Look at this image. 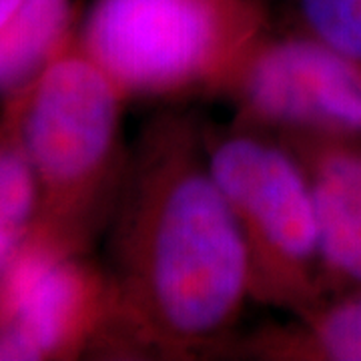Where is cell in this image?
Masks as SVG:
<instances>
[{
	"label": "cell",
	"instance_id": "cell-1",
	"mask_svg": "<svg viewBox=\"0 0 361 361\" xmlns=\"http://www.w3.org/2000/svg\"><path fill=\"white\" fill-rule=\"evenodd\" d=\"M205 121L167 104L130 141L106 223L111 360H227L251 303L239 227L211 173Z\"/></svg>",
	"mask_w": 361,
	"mask_h": 361
},
{
	"label": "cell",
	"instance_id": "cell-2",
	"mask_svg": "<svg viewBox=\"0 0 361 361\" xmlns=\"http://www.w3.org/2000/svg\"><path fill=\"white\" fill-rule=\"evenodd\" d=\"M16 139L39 187L30 233L66 253L106 225L129 165L123 115L130 103L103 66L68 37L26 85Z\"/></svg>",
	"mask_w": 361,
	"mask_h": 361
},
{
	"label": "cell",
	"instance_id": "cell-3",
	"mask_svg": "<svg viewBox=\"0 0 361 361\" xmlns=\"http://www.w3.org/2000/svg\"><path fill=\"white\" fill-rule=\"evenodd\" d=\"M275 30L269 0H92L80 44L133 101L219 99Z\"/></svg>",
	"mask_w": 361,
	"mask_h": 361
},
{
	"label": "cell",
	"instance_id": "cell-4",
	"mask_svg": "<svg viewBox=\"0 0 361 361\" xmlns=\"http://www.w3.org/2000/svg\"><path fill=\"white\" fill-rule=\"evenodd\" d=\"M211 173L239 227L251 303L295 315L322 301L319 229L310 180L291 147L231 118L205 123Z\"/></svg>",
	"mask_w": 361,
	"mask_h": 361
},
{
	"label": "cell",
	"instance_id": "cell-5",
	"mask_svg": "<svg viewBox=\"0 0 361 361\" xmlns=\"http://www.w3.org/2000/svg\"><path fill=\"white\" fill-rule=\"evenodd\" d=\"M219 99L235 121L273 135L361 137V65L297 32L259 40Z\"/></svg>",
	"mask_w": 361,
	"mask_h": 361
},
{
	"label": "cell",
	"instance_id": "cell-6",
	"mask_svg": "<svg viewBox=\"0 0 361 361\" xmlns=\"http://www.w3.org/2000/svg\"><path fill=\"white\" fill-rule=\"evenodd\" d=\"M39 237H26L0 273V360H42L92 343L109 307L104 271Z\"/></svg>",
	"mask_w": 361,
	"mask_h": 361
},
{
	"label": "cell",
	"instance_id": "cell-7",
	"mask_svg": "<svg viewBox=\"0 0 361 361\" xmlns=\"http://www.w3.org/2000/svg\"><path fill=\"white\" fill-rule=\"evenodd\" d=\"M310 180L322 251L323 297L361 287V137L277 135Z\"/></svg>",
	"mask_w": 361,
	"mask_h": 361
},
{
	"label": "cell",
	"instance_id": "cell-8",
	"mask_svg": "<svg viewBox=\"0 0 361 361\" xmlns=\"http://www.w3.org/2000/svg\"><path fill=\"white\" fill-rule=\"evenodd\" d=\"M227 360L361 361V287L325 297L283 323L239 334Z\"/></svg>",
	"mask_w": 361,
	"mask_h": 361
},
{
	"label": "cell",
	"instance_id": "cell-9",
	"mask_svg": "<svg viewBox=\"0 0 361 361\" xmlns=\"http://www.w3.org/2000/svg\"><path fill=\"white\" fill-rule=\"evenodd\" d=\"M71 0H25L0 28V90L26 87L68 40Z\"/></svg>",
	"mask_w": 361,
	"mask_h": 361
},
{
	"label": "cell",
	"instance_id": "cell-10",
	"mask_svg": "<svg viewBox=\"0 0 361 361\" xmlns=\"http://www.w3.org/2000/svg\"><path fill=\"white\" fill-rule=\"evenodd\" d=\"M273 25L319 40L361 65V0H269Z\"/></svg>",
	"mask_w": 361,
	"mask_h": 361
},
{
	"label": "cell",
	"instance_id": "cell-11",
	"mask_svg": "<svg viewBox=\"0 0 361 361\" xmlns=\"http://www.w3.org/2000/svg\"><path fill=\"white\" fill-rule=\"evenodd\" d=\"M39 187L18 139L0 142V273L8 267L37 219Z\"/></svg>",
	"mask_w": 361,
	"mask_h": 361
},
{
	"label": "cell",
	"instance_id": "cell-12",
	"mask_svg": "<svg viewBox=\"0 0 361 361\" xmlns=\"http://www.w3.org/2000/svg\"><path fill=\"white\" fill-rule=\"evenodd\" d=\"M25 0H0V28L6 25L20 6H23Z\"/></svg>",
	"mask_w": 361,
	"mask_h": 361
}]
</instances>
